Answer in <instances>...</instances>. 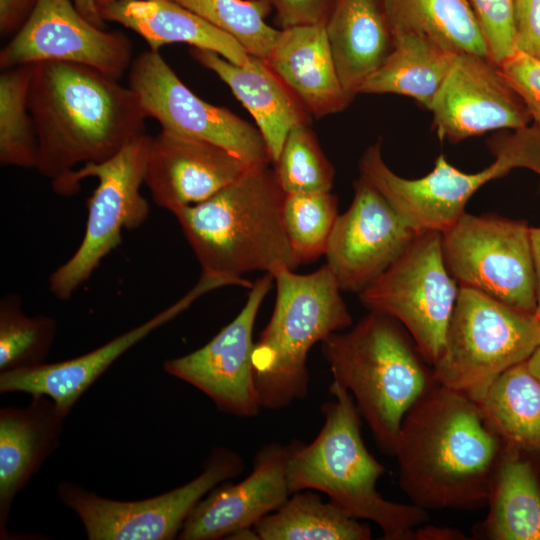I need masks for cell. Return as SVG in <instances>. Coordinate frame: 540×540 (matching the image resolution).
Here are the masks:
<instances>
[{"label": "cell", "instance_id": "obj_1", "mask_svg": "<svg viewBox=\"0 0 540 540\" xmlns=\"http://www.w3.org/2000/svg\"><path fill=\"white\" fill-rule=\"evenodd\" d=\"M28 107L38 141L35 169L65 197L76 194L78 166L108 160L146 134L148 117L136 93L80 64L32 63Z\"/></svg>", "mask_w": 540, "mask_h": 540}, {"label": "cell", "instance_id": "obj_2", "mask_svg": "<svg viewBox=\"0 0 540 540\" xmlns=\"http://www.w3.org/2000/svg\"><path fill=\"white\" fill-rule=\"evenodd\" d=\"M503 445L472 397L435 382L402 420L393 453L399 484L425 510L481 507Z\"/></svg>", "mask_w": 540, "mask_h": 540}, {"label": "cell", "instance_id": "obj_3", "mask_svg": "<svg viewBox=\"0 0 540 540\" xmlns=\"http://www.w3.org/2000/svg\"><path fill=\"white\" fill-rule=\"evenodd\" d=\"M285 192L269 164L252 165L207 200L173 213L214 289L237 285L252 271L300 264L283 222Z\"/></svg>", "mask_w": 540, "mask_h": 540}, {"label": "cell", "instance_id": "obj_4", "mask_svg": "<svg viewBox=\"0 0 540 540\" xmlns=\"http://www.w3.org/2000/svg\"><path fill=\"white\" fill-rule=\"evenodd\" d=\"M333 401L323 404V425L309 444L292 440L287 463L291 493L317 490L344 513L376 523L385 540L414 539L413 528L428 520L427 510L389 501L377 491L384 466L367 450L361 415L350 392L336 382Z\"/></svg>", "mask_w": 540, "mask_h": 540}, {"label": "cell", "instance_id": "obj_5", "mask_svg": "<svg viewBox=\"0 0 540 540\" xmlns=\"http://www.w3.org/2000/svg\"><path fill=\"white\" fill-rule=\"evenodd\" d=\"M320 343L333 382L350 392L379 447L393 455L405 414L436 382L411 336L392 317L369 312Z\"/></svg>", "mask_w": 540, "mask_h": 540}, {"label": "cell", "instance_id": "obj_6", "mask_svg": "<svg viewBox=\"0 0 540 540\" xmlns=\"http://www.w3.org/2000/svg\"><path fill=\"white\" fill-rule=\"evenodd\" d=\"M270 273L276 283L275 305L254 344L252 362L261 408L280 410L307 395L311 348L349 327L352 316L326 264L309 274H297L286 265Z\"/></svg>", "mask_w": 540, "mask_h": 540}, {"label": "cell", "instance_id": "obj_7", "mask_svg": "<svg viewBox=\"0 0 540 540\" xmlns=\"http://www.w3.org/2000/svg\"><path fill=\"white\" fill-rule=\"evenodd\" d=\"M489 147L495 160L479 172H463L439 155L427 175L407 179L387 166L380 142H377L364 151L359 160V172L415 231L442 233L463 216L469 199L487 182L515 168L537 171L540 125L532 123L511 134L494 137Z\"/></svg>", "mask_w": 540, "mask_h": 540}, {"label": "cell", "instance_id": "obj_8", "mask_svg": "<svg viewBox=\"0 0 540 540\" xmlns=\"http://www.w3.org/2000/svg\"><path fill=\"white\" fill-rule=\"evenodd\" d=\"M540 345V319L480 291L459 287L434 380L477 399Z\"/></svg>", "mask_w": 540, "mask_h": 540}, {"label": "cell", "instance_id": "obj_9", "mask_svg": "<svg viewBox=\"0 0 540 540\" xmlns=\"http://www.w3.org/2000/svg\"><path fill=\"white\" fill-rule=\"evenodd\" d=\"M151 137L144 134L116 155L100 163H87L75 170V193L88 177L98 184L88 200V216L82 241L73 255L49 277L53 296L68 300L122 242V231L139 228L149 217L150 206L141 194Z\"/></svg>", "mask_w": 540, "mask_h": 540}, {"label": "cell", "instance_id": "obj_10", "mask_svg": "<svg viewBox=\"0 0 540 540\" xmlns=\"http://www.w3.org/2000/svg\"><path fill=\"white\" fill-rule=\"evenodd\" d=\"M459 287L445 264L441 232L426 231L358 297L369 312L397 320L433 365L443 351Z\"/></svg>", "mask_w": 540, "mask_h": 540}, {"label": "cell", "instance_id": "obj_11", "mask_svg": "<svg viewBox=\"0 0 540 540\" xmlns=\"http://www.w3.org/2000/svg\"><path fill=\"white\" fill-rule=\"evenodd\" d=\"M243 469L237 453L216 447L196 478L154 497L114 500L72 482H61L57 495L78 516L90 540H171L178 538L185 521L207 493L239 476Z\"/></svg>", "mask_w": 540, "mask_h": 540}, {"label": "cell", "instance_id": "obj_12", "mask_svg": "<svg viewBox=\"0 0 540 540\" xmlns=\"http://www.w3.org/2000/svg\"><path fill=\"white\" fill-rule=\"evenodd\" d=\"M441 234L445 264L459 286L535 314L536 278L527 222L464 213Z\"/></svg>", "mask_w": 540, "mask_h": 540}, {"label": "cell", "instance_id": "obj_13", "mask_svg": "<svg viewBox=\"0 0 540 540\" xmlns=\"http://www.w3.org/2000/svg\"><path fill=\"white\" fill-rule=\"evenodd\" d=\"M128 86L162 130L213 143L250 165L272 163L256 126L195 95L158 51L149 49L132 61Z\"/></svg>", "mask_w": 540, "mask_h": 540}, {"label": "cell", "instance_id": "obj_14", "mask_svg": "<svg viewBox=\"0 0 540 540\" xmlns=\"http://www.w3.org/2000/svg\"><path fill=\"white\" fill-rule=\"evenodd\" d=\"M266 272L250 288L238 315L201 348L163 363L164 371L197 388L216 407L237 417L250 418L261 409L253 369V329L259 309L272 289Z\"/></svg>", "mask_w": 540, "mask_h": 540}, {"label": "cell", "instance_id": "obj_15", "mask_svg": "<svg viewBox=\"0 0 540 540\" xmlns=\"http://www.w3.org/2000/svg\"><path fill=\"white\" fill-rule=\"evenodd\" d=\"M132 51V42L122 31H106L94 25L77 10L73 0H39L1 50L0 67L67 62L119 79L131 66Z\"/></svg>", "mask_w": 540, "mask_h": 540}, {"label": "cell", "instance_id": "obj_16", "mask_svg": "<svg viewBox=\"0 0 540 540\" xmlns=\"http://www.w3.org/2000/svg\"><path fill=\"white\" fill-rule=\"evenodd\" d=\"M353 187L351 205L339 214L325 256L340 289L359 294L406 251L419 232L366 179L360 176Z\"/></svg>", "mask_w": 540, "mask_h": 540}, {"label": "cell", "instance_id": "obj_17", "mask_svg": "<svg viewBox=\"0 0 540 540\" xmlns=\"http://www.w3.org/2000/svg\"><path fill=\"white\" fill-rule=\"evenodd\" d=\"M428 110L443 140L458 143L500 129L518 130L532 118L520 95L490 57L459 53Z\"/></svg>", "mask_w": 540, "mask_h": 540}, {"label": "cell", "instance_id": "obj_18", "mask_svg": "<svg viewBox=\"0 0 540 540\" xmlns=\"http://www.w3.org/2000/svg\"><path fill=\"white\" fill-rule=\"evenodd\" d=\"M289 454L290 444L263 446L245 479L235 484L225 481L205 495L185 521L178 539H232L277 510L292 494L287 478Z\"/></svg>", "mask_w": 540, "mask_h": 540}, {"label": "cell", "instance_id": "obj_19", "mask_svg": "<svg viewBox=\"0 0 540 540\" xmlns=\"http://www.w3.org/2000/svg\"><path fill=\"white\" fill-rule=\"evenodd\" d=\"M250 166L218 145L161 129L150 139L144 184L173 214L207 200Z\"/></svg>", "mask_w": 540, "mask_h": 540}, {"label": "cell", "instance_id": "obj_20", "mask_svg": "<svg viewBox=\"0 0 540 540\" xmlns=\"http://www.w3.org/2000/svg\"><path fill=\"white\" fill-rule=\"evenodd\" d=\"M199 293L192 288L181 299L142 324L81 356L0 373V393L51 398L68 415L82 395L126 351L185 311Z\"/></svg>", "mask_w": 540, "mask_h": 540}, {"label": "cell", "instance_id": "obj_21", "mask_svg": "<svg viewBox=\"0 0 540 540\" xmlns=\"http://www.w3.org/2000/svg\"><path fill=\"white\" fill-rule=\"evenodd\" d=\"M66 415L44 395H34L24 407L0 409V536L14 499L45 460L57 449Z\"/></svg>", "mask_w": 540, "mask_h": 540}, {"label": "cell", "instance_id": "obj_22", "mask_svg": "<svg viewBox=\"0 0 540 540\" xmlns=\"http://www.w3.org/2000/svg\"><path fill=\"white\" fill-rule=\"evenodd\" d=\"M264 61L311 116L340 112L353 99L342 86L323 24L280 29Z\"/></svg>", "mask_w": 540, "mask_h": 540}, {"label": "cell", "instance_id": "obj_23", "mask_svg": "<svg viewBox=\"0 0 540 540\" xmlns=\"http://www.w3.org/2000/svg\"><path fill=\"white\" fill-rule=\"evenodd\" d=\"M190 52L227 84L252 115L273 164L288 133L309 124L311 115L264 60L253 57V66L244 68L210 50L192 47Z\"/></svg>", "mask_w": 540, "mask_h": 540}, {"label": "cell", "instance_id": "obj_24", "mask_svg": "<svg viewBox=\"0 0 540 540\" xmlns=\"http://www.w3.org/2000/svg\"><path fill=\"white\" fill-rule=\"evenodd\" d=\"M324 26L342 86L354 98L394 49L385 1L333 0Z\"/></svg>", "mask_w": 540, "mask_h": 540}, {"label": "cell", "instance_id": "obj_25", "mask_svg": "<svg viewBox=\"0 0 540 540\" xmlns=\"http://www.w3.org/2000/svg\"><path fill=\"white\" fill-rule=\"evenodd\" d=\"M104 21L120 24L138 35L152 51L185 43L213 51L228 61L251 68V56L234 38L173 0H119L99 10Z\"/></svg>", "mask_w": 540, "mask_h": 540}, {"label": "cell", "instance_id": "obj_26", "mask_svg": "<svg viewBox=\"0 0 540 540\" xmlns=\"http://www.w3.org/2000/svg\"><path fill=\"white\" fill-rule=\"evenodd\" d=\"M537 457L504 443L492 480L489 513L475 527L476 536L491 540H540Z\"/></svg>", "mask_w": 540, "mask_h": 540}, {"label": "cell", "instance_id": "obj_27", "mask_svg": "<svg viewBox=\"0 0 540 540\" xmlns=\"http://www.w3.org/2000/svg\"><path fill=\"white\" fill-rule=\"evenodd\" d=\"M393 35V51L359 93L403 95L428 109L459 53L415 30Z\"/></svg>", "mask_w": 540, "mask_h": 540}, {"label": "cell", "instance_id": "obj_28", "mask_svg": "<svg viewBox=\"0 0 540 540\" xmlns=\"http://www.w3.org/2000/svg\"><path fill=\"white\" fill-rule=\"evenodd\" d=\"M502 441L540 456V381L520 362L474 399Z\"/></svg>", "mask_w": 540, "mask_h": 540}, {"label": "cell", "instance_id": "obj_29", "mask_svg": "<svg viewBox=\"0 0 540 540\" xmlns=\"http://www.w3.org/2000/svg\"><path fill=\"white\" fill-rule=\"evenodd\" d=\"M258 540H369V525L312 491H298L254 526Z\"/></svg>", "mask_w": 540, "mask_h": 540}, {"label": "cell", "instance_id": "obj_30", "mask_svg": "<svg viewBox=\"0 0 540 540\" xmlns=\"http://www.w3.org/2000/svg\"><path fill=\"white\" fill-rule=\"evenodd\" d=\"M393 34L422 32L456 53L488 56V48L469 0H384Z\"/></svg>", "mask_w": 540, "mask_h": 540}, {"label": "cell", "instance_id": "obj_31", "mask_svg": "<svg viewBox=\"0 0 540 540\" xmlns=\"http://www.w3.org/2000/svg\"><path fill=\"white\" fill-rule=\"evenodd\" d=\"M32 64L8 69L0 76V163L35 168L37 134L28 107Z\"/></svg>", "mask_w": 540, "mask_h": 540}, {"label": "cell", "instance_id": "obj_32", "mask_svg": "<svg viewBox=\"0 0 540 540\" xmlns=\"http://www.w3.org/2000/svg\"><path fill=\"white\" fill-rule=\"evenodd\" d=\"M56 331L57 322L53 317L27 316L19 296H3L0 301V373L45 363Z\"/></svg>", "mask_w": 540, "mask_h": 540}, {"label": "cell", "instance_id": "obj_33", "mask_svg": "<svg viewBox=\"0 0 540 540\" xmlns=\"http://www.w3.org/2000/svg\"><path fill=\"white\" fill-rule=\"evenodd\" d=\"M234 38L253 57L266 60L280 29L265 19L273 11L266 0H173Z\"/></svg>", "mask_w": 540, "mask_h": 540}, {"label": "cell", "instance_id": "obj_34", "mask_svg": "<svg viewBox=\"0 0 540 540\" xmlns=\"http://www.w3.org/2000/svg\"><path fill=\"white\" fill-rule=\"evenodd\" d=\"M338 216V200L331 191L286 194L284 227L301 265L325 255Z\"/></svg>", "mask_w": 540, "mask_h": 540}, {"label": "cell", "instance_id": "obj_35", "mask_svg": "<svg viewBox=\"0 0 540 540\" xmlns=\"http://www.w3.org/2000/svg\"><path fill=\"white\" fill-rule=\"evenodd\" d=\"M273 166L285 194L329 192L334 184V168L309 124L288 133Z\"/></svg>", "mask_w": 540, "mask_h": 540}, {"label": "cell", "instance_id": "obj_36", "mask_svg": "<svg viewBox=\"0 0 540 540\" xmlns=\"http://www.w3.org/2000/svg\"><path fill=\"white\" fill-rule=\"evenodd\" d=\"M489 57L498 65L517 50L514 0H469Z\"/></svg>", "mask_w": 540, "mask_h": 540}, {"label": "cell", "instance_id": "obj_37", "mask_svg": "<svg viewBox=\"0 0 540 540\" xmlns=\"http://www.w3.org/2000/svg\"><path fill=\"white\" fill-rule=\"evenodd\" d=\"M499 67L540 125V60L517 49Z\"/></svg>", "mask_w": 540, "mask_h": 540}, {"label": "cell", "instance_id": "obj_38", "mask_svg": "<svg viewBox=\"0 0 540 540\" xmlns=\"http://www.w3.org/2000/svg\"><path fill=\"white\" fill-rule=\"evenodd\" d=\"M280 29L325 24L333 0H266Z\"/></svg>", "mask_w": 540, "mask_h": 540}, {"label": "cell", "instance_id": "obj_39", "mask_svg": "<svg viewBox=\"0 0 540 540\" xmlns=\"http://www.w3.org/2000/svg\"><path fill=\"white\" fill-rule=\"evenodd\" d=\"M517 49L540 60V0H514Z\"/></svg>", "mask_w": 540, "mask_h": 540}, {"label": "cell", "instance_id": "obj_40", "mask_svg": "<svg viewBox=\"0 0 540 540\" xmlns=\"http://www.w3.org/2000/svg\"><path fill=\"white\" fill-rule=\"evenodd\" d=\"M39 0H0V33L15 34L27 21Z\"/></svg>", "mask_w": 540, "mask_h": 540}, {"label": "cell", "instance_id": "obj_41", "mask_svg": "<svg viewBox=\"0 0 540 540\" xmlns=\"http://www.w3.org/2000/svg\"><path fill=\"white\" fill-rule=\"evenodd\" d=\"M414 539L419 540H462L465 535L456 529L428 526L414 532Z\"/></svg>", "mask_w": 540, "mask_h": 540}, {"label": "cell", "instance_id": "obj_42", "mask_svg": "<svg viewBox=\"0 0 540 540\" xmlns=\"http://www.w3.org/2000/svg\"><path fill=\"white\" fill-rule=\"evenodd\" d=\"M532 256L536 278V316L540 319V227L530 228Z\"/></svg>", "mask_w": 540, "mask_h": 540}, {"label": "cell", "instance_id": "obj_43", "mask_svg": "<svg viewBox=\"0 0 540 540\" xmlns=\"http://www.w3.org/2000/svg\"><path fill=\"white\" fill-rule=\"evenodd\" d=\"M73 3L87 20L100 28H105V21L100 15L95 0H73Z\"/></svg>", "mask_w": 540, "mask_h": 540}, {"label": "cell", "instance_id": "obj_44", "mask_svg": "<svg viewBox=\"0 0 540 540\" xmlns=\"http://www.w3.org/2000/svg\"><path fill=\"white\" fill-rule=\"evenodd\" d=\"M528 370L540 381V345L525 360Z\"/></svg>", "mask_w": 540, "mask_h": 540}, {"label": "cell", "instance_id": "obj_45", "mask_svg": "<svg viewBox=\"0 0 540 540\" xmlns=\"http://www.w3.org/2000/svg\"><path fill=\"white\" fill-rule=\"evenodd\" d=\"M115 1H119V0H95V3H96V6L98 8V10H100L101 8L115 2Z\"/></svg>", "mask_w": 540, "mask_h": 540}]
</instances>
